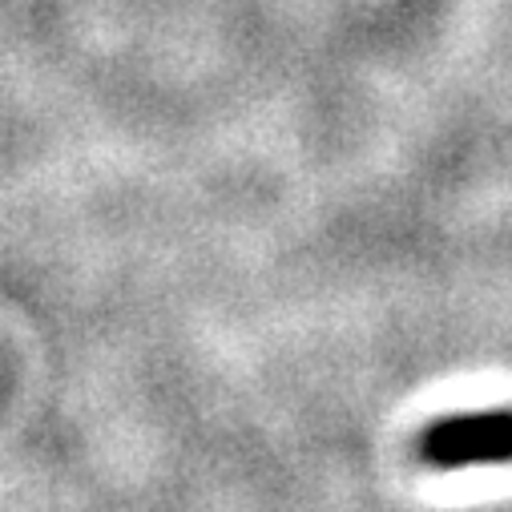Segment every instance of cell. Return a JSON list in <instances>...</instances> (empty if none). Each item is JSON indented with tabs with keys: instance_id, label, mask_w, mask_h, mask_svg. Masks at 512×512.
<instances>
[{
	"instance_id": "1",
	"label": "cell",
	"mask_w": 512,
	"mask_h": 512,
	"mask_svg": "<svg viewBox=\"0 0 512 512\" xmlns=\"http://www.w3.org/2000/svg\"><path fill=\"white\" fill-rule=\"evenodd\" d=\"M420 456L436 468L508 464L512 460V408L436 420L420 436Z\"/></svg>"
}]
</instances>
